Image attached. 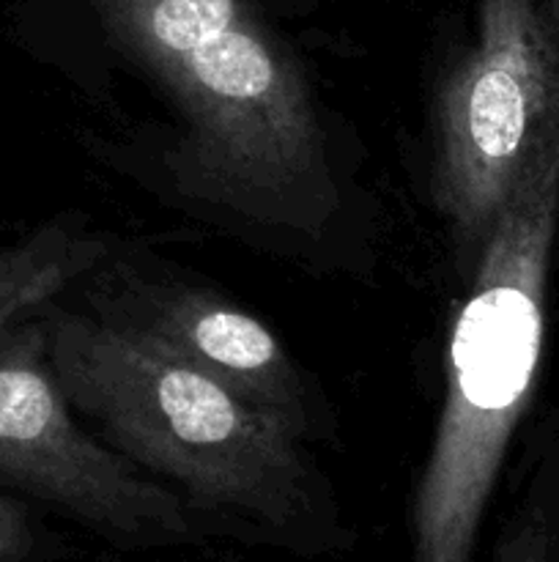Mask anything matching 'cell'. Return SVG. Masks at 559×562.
I'll use <instances>...</instances> for the list:
<instances>
[{"mask_svg": "<svg viewBox=\"0 0 559 562\" xmlns=\"http://www.w3.org/2000/svg\"><path fill=\"white\" fill-rule=\"evenodd\" d=\"M42 318L71 409L233 541L296 558L354 547V530L294 428L102 318L55 305L42 307Z\"/></svg>", "mask_w": 559, "mask_h": 562, "instance_id": "1", "label": "cell"}, {"mask_svg": "<svg viewBox=\"0 0 559 562\" xmlns=\"http://www.w3.org/2000/svg\"><path fill=\"white\" fill-rule=\"evenodd\" d=\"M184 132L175 190L269 234L318 241L340 212L305 71L241 20L236 0H146L126 25Z\"/></svg>", "mask_w": 559, "mask_h": 562, "instance_id": "2", "label": "cell"}, {"mask_svg": "<svg viewBox=\"0 0 559 562\" xmlns=\"http://www.w3.org/2000/svg\"><path fill=\"white\" fill-rule=\"evenodd\" d=\"M559 223V124L543 137L477 256L447 340V387L409 514V562H475L515 426L540 371Z\"/></svg>", "mask_w": 559, "mask_h": 562, "instance_id": "3", "label": "cell"}, {"mask_svg": "<svg viewBox=\"0 0 559 562\" xmlns=\"http://www.w3.org/2000/svg\"><path fill=\"white\" fill-rule=\"evenodd\" d=\"M0 481L124 552L230 538L175 488L77 426L49 362L42 311L0 327Z\"/></svg>", "mask_w": 559, "mask_h": 562, "instance_id": "4", "label": "cell"}, {"mask_svg": "<svg viewBox=\"0 0 559 562\" xmlns=\"http://www.w3.org/2000/svg\"><path fill=\"white\" fill-rule=\"evenodd\" d=\"M557 124V33L529 0H491L480 42L444 75L433 104L431 201L464 256H480Z\"/></svg>", "mask_w": 559, "mask_h": 562, "instance_id": "5", "label": "cell"}, {"mask_svg": "<svg viewBox=\"0 0 559 562\" xmlns=\"http://www.w3.org/2000/svg\"><path fill=\"white\" fill-rule=\"evenodd\" d=\"M88 296L104 324L197 368L301 439L310 434L316 412L301 371L283 340L236 302L124 261L104 267Z\"/></svg>", "mask_w": 559, "mask_h": 562, "instance_id": "6", "label": "cell"}, {"mask_svg": "<svg viewBox=\"0 0 559 562\" xmlns=\"http://www.w3.org/2000/svg\"><path fill=\"white\" fill-rule=\"evenodd\" d=\"M107 256V239L66 220L0 250V327L47 307L60 291L96 272Z\"/></svg>", "mask_w": 559, "mask_h": 562, "instance_id": "7", "label": "cell"}, {"mask_svg": "<svg viewBox=\"0 0 559 562\" xmlns=\"http://www.w3.org/2000/svg\"><path fill=\"white\" fill-rule=\"evenodd\" d=\"M482 562H559V508L548 497H529Z\"/></svg>", "mask_w": 559, "mask_h": 562, "instance_id": "8", "label": "cell"}, {"mask_svg": "<svg viewBox=\"0 0 559 562\" xmlns=\"http://www.w3.org/2000/svg\"><path fill=\"white\" fill-rule=\"evenodd\" d=\"M58 552L20 503L0 497V562H53Z\"/></svg>", "mask_w": 559, "mask_h": 562, "instance_id": "9", "label": "cell"}]
</instances>
